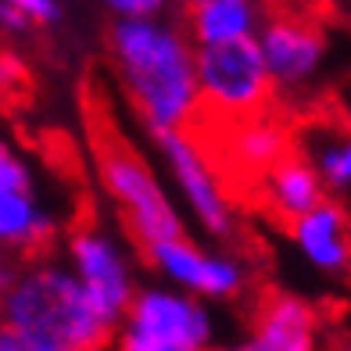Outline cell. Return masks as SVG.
Here are the masks:
<instances>
[{"label":"cell","mask_w":351,"mask_h":351,"mask_svg":"<svg viewBox=\"0 0 351 351\" xmlns=\"http://www.w3.org/2000/svg\"><path fill=\"white\" fill-rule=\"evenodd\" d=\"M230 158L244 172H269L280 158H287V130L273 119L251 115L230 136Z\"/></svg>","instance_id":"obj_16"},{"label":"cell","mask_w":351,"mask_h":351,"mask_svg":"<svg viewBox=\"0 0 351 351\" xmlns=\"http://www.w3.org/2000/svg\"><path fill=\"white\" fill-rule=\"evenodd\" d=\"M201 108H212L222 119H251L273 101V75L265 69L258 40L204 43L194 54Z\"/></svg>","instance_id":"obj_4"},{"label":"cell","mask_w":351,"mask_h":351,"mask_svg":"<svg viewBox=\"0 0 351 351\" xmlns=\"http://www.w3.org/2000/svg\"><path fill=\"white\" fill-rule=\"evenodd\" d=\"M0 323L33 333L54 351H104L119 330L72 269L54 258L14 262L0 291Z\"/></svg>","instance_id":"obj_2"},{"label":"cell","mask_w":351,"mask_h":351,"mask_svg":"<svg viewBox=\"0 0 351 351\" xmlns=\"http://www.w3.org/2000/svg\"><path fill=\"white\" fill-rule=\"evenodd\" d=\"M8 4L22 14L29 25H58L65 19V4L61 0H8Z\"/></svg>","instance_id":"obj_19"},{"label":"cell","mask_w":351,"mask_h":351,"mask_svg":"<svg viewBox=\"0 0 351 351\" xmlns=\"http://www.w3.org/2000/svg\"><path fill=\"white\" fill-rule=\"evenodd\" d=\"M130 330H140L147 337L176 341L197 351H208L215 341V315L208 301L180 291V287L158 283V287H136L130 301V312L122 319Z\"/></svg>","instance_id":"obj_8"},{"label":"cell","mask_w":351,"mask_h":351,"mask_svg":"<svg viewBox=\"0 0 351 351\" xmlns=\"http://www.w3.org/2000/svg\"><path fill=\"white\" fill-rule=\"evenodd\" d=\"M262 186H265V201L280 219H298L305 215L308 208H315L319 201H326V186L319 180L315 165L308 158H280V162L262 172Z\"/></svg>","instance_id":"obj_14"},{"label":"cell","mask_w":351,"mask_h":351,"mask_svg":"<svg viewBox=\"0 0 351 351\" xmlns=\"http://www.w3.org/2000/svg\"><path fill=\"white\" fill-rule=\"evenodd\" d=\"M269 19L265 0H190L186 33L197 47L254 40Z\"/></svg>","instance_id":"obj_13"},{"label":"cell","mask_w":351,"mask_h":351,"mask_svg":"<svg viewBox=\"0 0 351 351\" xmlns=\"http://www.w3.org/2000/svg\"><path fill=\"white\" fill-rule=\"evenodd\" d=\"M333 351H351V337H344V341H341L337 348H333Z\"/></svg>","instance_id":"obj_24"},{"label":"cell","mask_w":351,"mask_h":351,"mask_svg":"<svg viewBox=\"0 0 351 351\" xmlns=\"http://www.w3.org/2000/svg\"><path fill=\"white\" fill-rule=\"evenodd\" d=\"M176 0H101L111 19H165Z\"/></svg>","instance_id":"obj_18"},{"label":"cell","mask_w":351,"mask_h":351,"mask_svg":"<svg viewBox=\"0 0 351 351\" xmlns=\"http://www.w3.org/2000/svg\"><path fill=\"white\" fill-rule=\"evenodd\" d=\"M4 258H8V254H4V251H0V262H4Z\"/></svg>","instance_id":"obj_25"},{"label":"cell","mask_w":351,"mask_h":351,"mask_svg":"<svg viewBox=\"0 0 351 351\" xmlns=\"http://www.w3.org/2000/svg\"><path fill=\"white\" fill-rule=\"evenodd\" d=\"M154 143L169 169V180L180 190V197L190 208V215H194V222L208 237H215V241H226L237 226V215H233V204L226 197V190H222L219 172L212 169L204 147L186 130L158 133Z\"/></svg>","instance_id":"obj_7"},{"label":"cell","mask_w":351,"mask_h":351,"mask_svg":"<svg viewBox=\"0 0 351 351\" xmlns=\"http://www.w3.org/2000/svg\"><path fill=\"white\" fill-rule=\"evenodd\" d=\"M254 40H258L265 69L280 90H301V86L315 83V75L326 65L323 29L305 19H294V14L265 19V25L258 29Z\"/></svg>","instance_id":"obj_9"},{"label":"cell","mask_w":351,"mask_h":351,"mask_svg":"<svg viewBox=\"0 0 351 351\" xmlns=\"http://www.w3.org/2000/svg\"><path fill=\"white\" fill-rule=\"evenodd\" d=\"M19 186H36V172L11 140L0 136V194L4 190H19Z\"/></svg>","instance_id":"obj_17"},{"label":"cell","mask_w":351,"mask_h":351,"mask_svg":"<svg viewBox=\"0 0 351 351\" xmlns=\"http://www.w3.org/2000/svg\"><path fill=\"white\" fill-rule=\"evenodd\" d=\"M0 351H54V348L40 337H33V333L19 330V326L0 323Z\"/></svg>","instance_id":"obj_22"},{"label":"cell","mask_w":351,"mask_h":351,"mask_svg":"<svg viewBox=\"0 0 351 351\" xmlns=\"http://www.w3.org/2000/svg\"><path fill=\"white\" fill-rule=\"evenodd\" d=\"M61 219L47 204L36 186H19L0 194V251L36 258L58 241Z\"/></svg>","instance_id":"obj_12"},{"label":"cell","mask_w":351,"mask_h":351,"mask_svg":"<svg viewBox=\"0 0 351 351\" xmlns=\"http://www.w3.org/2000/svg\"><path fill=\"white\" fill-rule=\"evenodd\" d=\"M143 258L169 287H180L201 301H230L241 298L247 287V265L237 254L201 247L186 233L154 241L143 247Z\"/></svg>","instance_id":"obj_6"},{"label":"cell","mask_w":351,"mask_h":351,"mask_svg":"<svg viewBox=\"0 0 351 351\" xmlns=\"http://www.w3.org/2000/svg\"><path fill=\"white\" fill-rule=\"evenodd\" d=\"M29 83L25 61L14 51H0V97H19Z\"/></svg>","instance_id":"obj_20"},{"label":"cell","mask_w":351,"mask_h":351,"mask_svg":"<svg viewBox=\"0 0 351 351\" xmlns=\"http://www.w3.org/2000/svg\"><path fill=\"white\" fill-rule=\"evenodd\" d=\"M65 265L86 287L93 305L115 326H122L136 294V262L130 247L104 226H79L65 241Z\"/></svg>","instance_id":"obj_5"},{"label":"cell","mask_w":351,"mask_h":351,"mask_svg":"<svg viewBox=\"0 0 351 351\" xmlns=\"http://www.w3.org/2000/svg\"><path fill=\"white\" fill-rule=\"evenodd\" d=\"M115 351H197V348H186V344H176V341H162V337H147L140 330L122 326V333L115 337Z\"/></svg>","instance_id":"obj_21"},{"label":"cell","mask_w":351,"mask_h":351,"mask_svg":"<svg viewBox=\"0 0 351 351\" xmlns=\"http://www.w3.org/2000/svg\"><path fill=\"white\" fill-rule=\"evenodd\" d=\"M305 158L315 165L326 197L351 201V125H312L305 133Z\"/></svg>","instance_id":"obj_15"},{"label":"cell","mask_w":351,"mask_h":351,"mask_svg":"<svg viewBox=\"0 0 351 351\" xmlns=\"http://www.w3.org/2000/svg\"><path fill=\"white\" fill-rule=\"evenodd\" d=\"M197 43L169 19H115L108 58L130 108L151 136L190 130L201 111Z\"/></svg>","instance_id":"obj_1"},{"label":"cell","mask_w":351,"mask_h":351,"mask_svg":"<svg viewBox=\"0 0 351 351\" xmlns=\"http://www.w3.org/2000/svg\"><path fill=\"white\" fill-rule=\"evenodd\" d=\"M226 351H319V315L305 298L276 291L254 312L251 333Z\"/></svg>","instance_id":"obj_11"},{"label":"cell","mask_w":351,"mask_h":351,"mask_svg":"<svg viewBox=\"0 0 351 351\" xmlns=\"http://www.w3.org/2000/svg\"><path fill=\"white\" fill-rule=\"evenodd\" d=\"M291 244L315 273L323 276H351V212L344 201H319L315 208L287 222Z\"/></svg>","instance_id":"obj_10"},{"label":"cell","mask_w":351,"mask_h":351,"mask_svg":"<svg viewBox=\"0 0 351 351\" xmlns=\"http://www.w3.org/2000/svg\"><path fill=\"white\" fill-rule=\"evenodd\" d=\"M29 29H33V25H29L22 14L8 4V0H0V33H4V36H22V33H29Z\"/></svg>","instance_id":"obj_23"},{"label":"cell","mask_w":351,"mask_h":351,"mask_svg":"<svg viewBox=\"0 0 351 351\" xmlns=\"http://www.w3.org/2000/svg\"><path fill=\"white\" fill-rule=\"evenodd\" d=\"M101 183L140 247H151L154 241H165V237H176V233H186L183 215L176 208V201L169 197L165 183L125 143H111V147L101 151Z\"/></svg>","instance_id":"obj_3"}]
</instances>
